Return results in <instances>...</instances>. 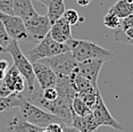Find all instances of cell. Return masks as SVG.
I'll list each match as a JSON object with an SVG mask.
<instances>
[{"label":"cell","mask_w":133,"mask_h":132,"mask_svg":"<svg viewBox=\"0 0 133 132\" xmlns=\"http://www.w3.org/2000/svg\"><path fill=\"white\" fill-rule=\"evenodd\" d=\"M67 43L71 48L72 55L78 63L97 58H104L106 61H109L114 57V54L111 51L95 42H91V41L71 39Z\"/></svg>","instance_id":"obj_1"},{"label":"cell","mask_w":133,"mask_h":132,"mask_svg":"<svg viewBox=\"0 0 133 132\" xmlns=\"http://www.w3.org/2000/svg\"><path fill=\"white\" fill-rule=\"evenodd\" d=\"M18 109H19V114L26 121L40 128H46L50 123H55V122L64 123L56 115L44 110L43 108L39 107L38 105L33 104L30 99L25 97L22 99L21 104L18 105Z\"/></svg>","instance_id":"obj_2"},{"label":"cell","mask_w":133,"mask_h":132,"mask_svg":"<svg viewBox=\"0 0 133 132\" xmlns=\"http://www.w3.org/2000/svg\"><path fill=\"white\" fill-rule=\"evenodd\" d=\"M6 51L9 52L11 57H13L14 66L25 79L26 85H28L29 89V94L31 95L32 92H34V82H35V75L34 72H33V66L31 61L23 54L22 49L18 46L17 40H14V39H11Z\"/></svg>","instance_id":"obj_3"},{"label":"cell","mask_w":133,"mask_h":132,"mask_svg":"<svg viewBox=\"0 0 133 132\" xmlns=\"http://www.w3.org/2000/svg\"><path fill=\"white\" fill-rule=\"evenodd\" d=\"M33 104L38 105L39 107L43 108L44 110L49 112L57 117H59L65 124H72V110H71V103H68L65 99L57 97L55 100H46L40 96V94L37 92H32L31 94V99Z\"/></svg>","instance_id":"obj_4"},{"label":"cell","mask_w":133,"mask_h":132,"mask_svg":"<svg viewBox=\"0 0 133 132\" xmlns=\"http://www.w3.org/2000/svg\"><path fill=\"white\" fill-rule=\"evenodd\" d=\"M67 51H71V48H69L68 43L57 42L48 33L41 41H39L38 46H35L33 49L30 50L28 55L31 63H33V62H38V61H41V59L59 55V54H63V52H67Z\"/></svg>","instance_id":"obj_5"},{"label":"cell","mask_w":133,"mask_h":132,"mask_svg":"<svg viewBox=\"0 0 133 132\" xmlns=\"http://www.w3.org/2000/svg\"><path fill=\"white\" fill-rule=\"evenodd\" d=\"M40 62L47 64L56 73L57 76H69L71 73L77 67L78 62L74 58L71 51L41 59Z\"/></svg>","instance_id":"obj_6"},{"label":"cell","mask_w":133,"mask_h":132,"mask_svg":"<svg viewBox=\"0 0 133 132\" xmlns=\"http://www.w3.org/2000/svg\"><path fill=\"white\" fill-rule=\"evenodd\" d=\"M26 82L22 74L13 65L6 72L0 85V97H8L13 94H22L25 90Z\"/></svg>","instance_id":"obj_7"},{"label":"cell","mask_w":133,"mask_h":132,"mask_svg":"<svg viewBox=\"0 0 133 132\" xmlns=\"http://www.w3.org/2000/svg\"><path fill=\"white\" fill-rule=\"evenodd\" d=\"M0 21L4 24L6 31L10 39L17 41H29L30 35L26 31L25 24L22 18H19L16 15H8L0 11Z\"/></svg>","instance_id":"obj_8"},{"label":"cell","mask_w":133,"mask_h":132,"mask_svg":"<svg viewBox=\"0 0 133 132\" xmlns=\"http://www.w3.org/2000/svg\"><path fill=\"white\" fill-rule=\"evenodd\" d=\"M24 24L30 38H32L34 41H41L49 33L51 28V22L47 15L43 16L38 13L24 21Z\"/></svg>","instance_id":"obj_9"},{"label":"cell","mask_w":133,"mask_h":132,"mask_svg":"<svg viewBox=\"0 0 133 132\" xmlns=\"http://www.w3.org/2000/svg\"><path fill=\"white\" fill-rule=\"evenodd\" d=\"M91 113H92L93 117H95L97 124H98L99 127L105 125V127L113 128L115 130H122L123 129L122 125L111 116V114L109 113L107 106H106V104H105L104 99H102L101 94L99 92V90L97 91V100H96L95 106H93L92 109H91Z\"/></svg>","instance_id":"obj_10"},{"label":"cell","mask_w":133,"mask_h":132,"mask_svg":"<svg viewBox=\"0 0 133 132\" xmlns=\"http://www.w3.org/2000/svg\"><path fill=\"white\" fill-rule=\"evenodd\" d=\"M105 62H106V59L104 58L88 59V61H83V62L78 63L76 70L81 75L89 80L95 88L98 89L97 83H98L99 73H100V70H101L102 65L105 64Z\"/></svg>","instance_id":"obj_11"},{"label":"cell","mask_w":133,"mask_h":132,"mask_svg":"<svg viewBox=\"0 0 133 132\" xmlns=\"http://www.w3.org/2000/svg\"><path fill=\"white\" fill-rule=\"evenodd\" d=\"M32 66L35 75V80L39 82L41 89L51 88V87L56 85L57 75L47 64L38 61V62H33Z\"/></svg>","instance_id":"obj_12"},{"label":"cell","mask_w":133,"mask_h":132,"mask_svg":"<svg viewBox=\"0 0 133 132\" xmlns=\"http://www.w3.org/2000/svg\"><path fill=\"white\" fill-rule=\"evenodd\" d=\"M50 37L57 42L67 43L72 38V26L66 22L64 17H60L51 24V28L49 31Z\"/></svg>","instance_id":"obj_13"},{"label":"cell","mask_w":133,"mask_h":132,"mask_svg":"<svg viewBox=\"0 0 133 132\" xmlns=\"http://www.w3.org/2000/svg\"><path fill=\"white\" fill-rule=\"evenodd\" d=\"M42 129L28 122L19 113L7 121V132H41Z\"/></svg>","instance_id":"obj_14"},{"label":"cell","mask_w":133,"mask_h":132,"mask_svg":"<svg viewBox=\"0 0 133 132\" xmlns=\"http://www.w3.org/2000/svg\"><path fill=\"white\" fill-rule=\"evenodd\" d=\"M72 125L82 132H95L97 129L100 128L97 124L92 113L85 116H78L72 112Z\"/></svg>","instance_id":"obj_15"},{"label":"cell","mask_w":133,"mask_h":132,"mask_svg":"<svg viewBox=\"0 0 133 132\" xmlns=\"http://www.w3.org/2000/svg\"><path fill=\"white\" fill-rule=\"evenodd\" d=\"M55 88L58 92V97L67 100L68 103H72L73 98L75 97L76 92L73 88L69 80V76H57Z\"/></svg>","instance_id":"obj_16"},{"label":"cell","mask_w":133,"mask_h":132,"mask_svg":"<svg viewBox=\"0 0 133 132\" xmlns=\"http://www.w3.org/2000/svg\"><path fill=\"white\" fill-rule=\"evenodd\" d=\"M69 80H71V83H72V85H73V88H74L76 94L93 92V91H97V90H98L97 88H95V87L92 85V83L90 82L89 80L81 75V74L77 72L76 68L71 73Z\"/></svg>","instance_id":"obj_17"},{"label":"cell","mask_w":133,"mask_h":132,"mask_svg":"<svg viewBox=\"0 0 133 132\" xmlns=\"http://www.w3.org/2000/svg\"><path fill=\"white\" fill-rule=\"evenodd\" d=\"M35 14L37 10L33 7L32 0H14V15L25 21Z\"/></svg>","instance_id":"obj_18"},{"label":"cell","mask_w":133,"mask_h":132,"mask_svg":"<svg viewBox=\"0 0 133 132\" xmlns=\"http://www.w3.org/2000/svg\"><path fill=\"white\" fill-rule=\"evenodd\" d=\"M47 7H48V13L47 16L49 21L52 24L55 21L63 16L65 9V2L64 0H49L47 2Z\"/></svg>","instance_id":"obj_19"},{"label":"cell","mask_w":133,"mask_h":132,"mask_svg":"<svg viewBox=\"0 0 133 132\" xmlns=\"http://www.w3.org/2000/svg\"><path fill=\"white\" fill-rule=\"evenodd\" d=\"M108 11H111L115 15L119 17L121 19L124 17L129 16L130 14L133 13V4L129 0H117L115 4L109 8Z\"/></svg>","instance_id":"obj_20"},{"label":"cell","mask_w":133,"mask_h":132,"mask_svg":"<svg viewBox=\"0 0 133 132\" xmlns=\"http://www.w3.org/2000/svg\"><path fill=\"white\" fill-rule=\"evenodd\" d=\"M23 98L24 97L21 94H13L8 97H0V112L13 107H18Z\"/></svg>","instance_id":"obj_21"},{"label":"cell","mask_w":133,"mask_h":132,"mask_svg":"<svg viewBox=\"0 0 133 132\" xmlns=\"http://www.w3.org/2000/svg\"><path fill=\"white\" fill-rule=\"evenodd\" d=\"M71 110L78 116H85L91 113V108L77 95H75V97L71 103Z\"/></svg>","instance_id":"obj_22"},{"label":"cell","mask_w":133,"mask_h":132,"mask_svg":"<svg viewBox=\"0 0 133 132\" xmlns=\"http://www.w3.org/2000/svg\"><path fill=\"white\" fill-rule=\"evenodd\" d=\"M102 23L105 24V26H107L108 29L110 30H116L121 26V23H122V19L119 18L117 15H115L111 11H108L107 14L104 16V19H102Z\"/></svg>","instance_id":"obj_23"},{"label":"cell","mask_w":133,"mask_h":132,"mask_svg":"<svg viewBox=\"0 0 133 132\" xmlns=\"http://www.w3.org/2000/svg\"><path fill=\"white\" fill-rule=\"evenodd\" d=\"M63 17L66 19V22H67L71 26L77 25L81 21L84 19L83 17H80V15H78V13L75 9H67V10H65L64 14H63Z\"/></svg>","instance_id":"obj_24"},{"label":"cell","mask_w":133,"mask_h":132,"mask_svg":"<svg viewBox=\"0 0 133 132\" xmlns=\"http://www.w3.org/2000/svg\"><path fill=\"white\" fill-rule=\"evenodd\" d=\"M97 91H98V90H97ZM97 91H93V92H84V94H76V95L81 99H82V100L90 107V108L92 109V107L95 106L96 100H97Z\"/></svg>","instance_id":"obj_25"},{"label":"cell","mask_w":133,"mask_h":132,"mask_svg":"<svg viewBox=\"0 0 133 132\" xmlns=\"http://www.w3.org/2000/svg\"><path fill=\"white\" fill-rule=\"evenodd\" d=\"M10 41H11L10 37L8 35V33H7V31H6L4 24H2V22L0 21V46L6 50L7 49V47H8V44L10 43Z\"/></svg>","instance_id":"obj_26"},{"label":"cell","mask_w":133,"mask_h":132,"mask_svg":"<svg viewBox=\"0 0 133 132\" xmlns=\"http://www.w3.org/2000/svg\"><path fill=\"white\" fill-rule=\"evenodd\" d=\"M0 11L4 14L14 15V0H0Z\"/></svg>","instance_id":"obj_27"},{"label":"cell","mask_w":133,"mask_h":132,"mask_svg":"<svg viewBox=\"0 0 133 132\" xmlns=\"http://www.w3.org/2000/svg\"><path fill=\"white\" fill-rule=\"evenodd\" d=\"M40 96L46 100H55V99L58 97V92L55 87H51V88H46L42 89Z\"/></svg>","instance_id":"obj_28"},{"label":"cell","mask_w":133,"mask_h":132,"mask_svg":"<svg viewBox=\"0 0 133 132\" xmlns=\"http://www.w3.org/2000/svg\"><path fill=\"white\" fill-rule=\"evenodd\" d=\"M121 28L124 31V30L129 29V28H133V13L130 14L129 16L122 18V23H121Z\"/></svg>","instance_id":"obj_29"},{"label":"cell","mask_w":133,"mask_h":132,"mask_svg":"<svg viewBox=\"0 0 133 132\" xmlns=\"http://www.w3.org/2000/svg\"><path fill=\"white\" fill-rule=\"evenodd\" d=\"M63 124L64 123H50L49 125H47V129L50 130L51 132H63Z\"/></svg>","instance_id":"obj_30"},{"label":"cell","mask_w":133,"mask_h":132,"mask_svg":"<svg viewBox=\"0 0 133 132\" xmlns=\"http://www.w3.org/2000/svg\"><path fill=\"white\" fill-rule=\"evenodd\" d=\"M63 132H82L80 130H77L74 127H69L67 124H63Z\"/></svg>","instance_id":"obj_31"},{"label":"cell","mask_w":133,"mask_h":132,"mask_svg":"<svg viewBox=\"0 0 133 132\" xmlns=\"http://www.w3.org/2000/svg\"><path fill=\"white\" fill-rule=\"evenodd\" d=\"M9 68V64L6 59H0V70L7 72V70Z\"/></svg>","instance_id":"obj_32"},{"label":"cell","mask_w":133,"mask_h":132,"mask_svg":"<svg viewBox=\"0 0 133 132\" xmlns=\"http://www.w3.org/2000/svg\"><path fill=\"white\" fill-rule=\"evenodd\" d=\"M77 4L80 6H82V7H84V6H88L90 5V2H91V0H76Z\"/></svg>","instance_id":"obj_33"},{"label":"cell","mask_w":133,"mask_h":132,"mask_svg":"<svg viewBox=\"0 0 133 132\" xmlns=\"http://www.w3.org/2000/svg\"><path fill=\"white\" fill-rule=\"evenodd\" d=\"M5 75H6V72H5V71H1V70H0V80L2 81V79H4V77H5Z\"/></svg>","instance_id":"obj_34"},{"label":"cell","mask_w":133,"mask_h":132,"mask_svg":"<svg viewBox=\"0 0 133 132\" xmlns=\"http://www.w3.org/2000/svg\"><path fill=\"white\" fill-rule=\"evenodd\" d=\"M38 1H40L41 4H44V5H47V2L49 1V0H38Z\"/></svg>","instance_id":"obj_35"},{"label":"cell","mask_w":133,"mask_h":132,"mask_svg":"<svg viewBox=\"0 0 133 132\" xmlns=\"http://www.w3.org/2000/svg\"><path fill=\"white\" fill-rule=\"evenodd\" d=\"M41 132H51L50 130H48V129L47 128H43V129H42V131Z\"/></svg>","instance_id":"obj_36"},{"label":"cell","mask_w":133,"mask_h":132,"mask_svg":"<svg viewBox=\"0 0 133 132\" xmlns=\"http://www.w3.org/2000/svg\"><path fill=\"white\" fill-rule=\"evenodd\" d=\"M0 52H6V50L4 49V48H2L1 46H0Z\"/></svg>","instance_id":"obj_37"},{"label":"cell","mask_w":133,"mask_h":132,"mask_svg":"<svg viewBox=\"0 0 133 132\" xmlns=\"http://www.w3.org/2000/svg\"><path fill=\"white\" fill-rule=\"evenodd\" d=\"M129 1H130V2H132V4H133V0H129Z\"/></svg>","instance_id":"obj_38"},{"label":"cell","mask_w":133,"mask_h":132,"mask_svg":"<svg viewBox=\"0 0 133 132\" xmlns=\"http://www.w3.org/2000/svg\"><path fill=\"white\" fill-rule=\"evenodd\" d=\"M0 85H1V80H0Z\"/></svg>","instance_id":"obj_39"}]
</instances>
